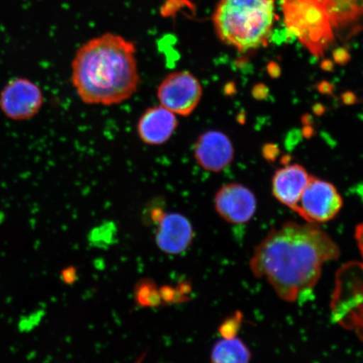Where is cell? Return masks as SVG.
Listing matches in <instances>:
<instances>
[{
    "label": "cell",
    "mask_w": 363,
    "mask_h": 363,
    "mask_svg": "<svg viewBox=\"0 0 363 363\" xmlns=\"http://www.w3.org/2000/svg\"><path fill=\"white\" fill-rule=\"evenodd\" d=\"M62 279L67 284H74L77 279H78V274H77L75 267H69L65 270H63L62 272Z\"/></svg>",
    "instance_id": "19"
},
{
    "label": "cell",
    "mask_w": 363,
    "mask_h": 363,
    "mask_svg": "<svg viewBox=\"0 0 363 363\" xmlns=\"http://www.w3.org/2000/svg\"><path fill=\"white\" fill-rule=\"evenodd\" d=\"M286 23L310 51L319 56L334 40L328 11L320 0H283Z\"/></svg>",
    "instance_id": "5"
},
{
    "label": "cell",
    "mask_w": 363,
    "mask_h": 363,
    "mask_svg": "<svg viewBox=\"0 0 363 363\" xmlns=\"http://www.w3.org/2000/svg\"><path fill=\"white\" fill-rule=\"evenodd\" d=\"M275 0H220L213 23L222 43L246 52L265 47L275 20Z\"/></svg>",
    "instance_id": "3"
},
{
    "label": "cell",
    "mask_w": 363,
    "mask_h": 363,
    "mask_svg": "<svg viewBox=\"0 0 363 363\" xmlns=\"http://www.w3.org/2000/svg\"><path fill=\"white\" fill-rule=\"evenodd\" d=\"M134 298L136 305L143 308H157L163 306L159 289L154 281L140 280L135 286Z\"/></svg>",
    "instance_id": "16"
},
{
    "label": "cell",
    "mask_w": 363,
    "mask_h": 363,
    "mask_svg": "<svg viewBox=\"0 0 363 363\" xmlns=\"http://www.w3.org/2000/svg\"><path fill=\"white\" fill-rule=\"evenodd\" d=\"M339 256L337 244L319 227L289 222L262 240L250 267L279 298L294 303L314 289L325 263Z\"/></svg>",
    "instance_id": "1"
},
{
    "label": "cell",
    "mask_w": 363,
    "mask_h": 363,
    "mask_svg": "<svg viewBox=\"0 0 363 363\" xmlns=\"http://www.w3.org/2000/svg\"><path fill=\"white\" fill-rule=\"evenodd\" d=\"M157 225L156 243L162 252L178 255L191 246L194 231L187 217L179 213H164Z\"/></svg>",
    "instance_id": "11"
},
{
    "label": "cell",
    "mask_w": 363,
    "mask_h": 363,
    "mask_svg": "<svg viewBox=\"0 0 363 363\" xmlns=\"http://www.w3.org/2000/svg\"><path fill=\"white\" fill-rule=\"evenodd\" d=\"M355 235L363 260V222L357 225ZM331 303L335 320L355 331L363 342V263L348 265L340 272Z\"/></svg>",
    "instance_id": "4"
},
{
    "label": "cell",
    "mask_w": 363,
    "mask_h": 363,
    "mask_svg": "<svg viewBox=\"0 0 363 363\" xmlns=\"http://www.w3.org/2000/svg\"><path fill=\"white\" fill-rule=\"evenodd\" d=\"M333 28L351 31L363 28V0H320Z\"/></svg>",
    "instance_id": "14"
},
{
    "label": "cell",
    "mask_w": 363,
    "mask_h": 363,
    "mask_svg": "<svg viewBox=\"0 0 363 363\" xmlns=\"http://www.w3.org/2000/svg\"><path fill=\"white\" fill-rule=\"evenodd\" d=\"M242 316L239 312L235 313L225 320L222 322L219 328V333L223 338H233L237 337L238 330L242 324Z\"/></svg>",
    "instance_id": "17"
},
{
    "label": "cell",
    "mask_w": 363,
    "mask_h": 363,
    "mask_svg": "<svg viewBox=\"0 0 363 363\" xmlns=\"http://www.w3.org/2000/svg\"><path fill=\"white\" fill-rule=\"evenodd\" d=\"M163 306L171 305L175 303L176 301V289L169 285L162 286L159 289Z\"/></svg>",
    "instance_id": "18"
},
{
    "label": "cell",
    "mask_w": 363,
    "mask_h": 363,
    "mask_svg": "<svg viewBox=\"0 0 363 363\" xmlns=\"http://www.w3.org/2000/svg\"><path fill=\"white\" fill-rule=\"evenodd\" d=\"M215 208L222 219L230 224L247 223L255 215V195L240 184H225L215 196Z\"/></svg>",
    "instance_id": "9"
},
{
    "label": "cell",
    "mask_w": 363,
    "mask_h": 363,
    "mask_svg": "<svg viewBox=\"0 0 363 363\" xmlns=\"http://www.w3.org/2000/svg\"><path fill=\"white\" fill-rule=\"evenodd\" d=\"M176 289L182 295L187 298H189L190 294L192 293L191 284L188 282V281H183V282L179 283L177 285Z\"/></svg>",
    "instance_id": "20"
},
{
    "label": "cell",
    "mask_w": 363,
    "mask_h": 363,
    "mask_svg": "<svg viewBox=\"0 0 363 363\" xmlns=\"http://www.w3.org/2000/svg\"><path fill=\"white\" fill-rule=\"evenodd\" d=\"M342 204L333 184L311 177L294 211L311 224L324 223L338 215Z\"/></svg>",
    "instance_id": "7"
},
{
    "label": "cell",
    "mask_w": 363,
    "mask_h": 363,
    "mask_svg": "<svg viewBox=\"0 0 363 363\" xmlns=\"http://www.w3.org/2000/svg\"><path fill=\"white\" fill-rule=\"evenodd\" d=\"M211 363H250L251 352L242 340L237 337L223 338L212 348Z\"/></svg>",
    "instance_id": "15"
},
{
    "label": "cell",
    "mask_w": 363,
    "mask_h": 363,
    "mask_svg": "<svg viewBox=\"0 0 363 363\" xmlns=\"http://www.w3.org/2000/svg\"><path fill=\"white\" fill-rule=\"evenodd\" d=\"M71 80L85 104L111 106L123 103L139 87L135 45L111 33L89 40L76 52Z\"/></svg>",
    "instance_id": "2"
},
{
    "label": "cell",
    "mask_w": 363,
    "mask_h": 363,
    "mask_svg": "<svg viewBox=\"0 0 363 363\" xmlns=\"http://www.w3.org/2000/svg\"><path fill=\"white\" fill-rule=\"evenodd\" d=\"M177 116L161 104L147 108L136 126L140 140L150 146H161L169 142L179 126Z\"/></svg>",
    "instance_id": "12"
},
{
    "label": "cell",
    "mask_w": 363,
    "mask_h": 363,
    "mask_svg": "<svg viewBox=\"0 0 363 363\" xmlns=\"http://www.w3.org/2000/svg\"><path fill=\"white\" fill-rule=\"evenodd\" d=\"M311 178L301 165L284 167L275 172L272 179V194L279 202L295 211Z\"/></svg>",
    "instance_id": "13"
},
{
    "label": "cell",
    "mask_w": 363,
    "mask_h": 363,
    "mask_svg": "<svg viewBox=\"0 0 363 363\" xmlns=\"http://www.w3.org/2000/svg\"><path fill=\"white\" fill-rule=\"evenodd\" d=\"M194 157L203 169L218 172L226 169L234 158V147L231 140L219 130H208L194 145Z\"/></svg>",
    "instance_id": "10"
},
{
    "label": "cell",
    "mask_w": 363,
    "mask_h": 363,
    "mask_svg": "<svg viewBox=\"0 0 363 363\" xmlns=\"http://www.w3.org/2000/svg\"><path fill=\"white\" fill-rule=\"evenodd\" d=\"M44 103L42 89L27 79H15L4 86L0 93V110L9 119L30 120L38 115Z\"/></svg>",
    "instance_id": "8"
},
{
    "label": "cell",
    "mask_w": 363,
    "mask_h": 363,
    "mask_svg": "<svg viewBox=\"0 0 363 363\" xmlns=\"http://www.w3.org/2000/svg\"><path fill=\"white\" fill-rule=\"evenodd\" d=\"M157 99L161 106L175 113L187 117L191 115L203 96L201 82L191 72H172L158 85Z\"/></svg>",
    "instance_id": "6"
},
{
    "label": "cell",
    "mask_w": 363,
    "mask_h": 363,
    "mask_svg": "<svg viewBox=\"0 0 363 363\" xmlns=\"http://www.w3.org/2000/svg\"><path fill=\"white\" fill-rule=\"evenodd\" d=\"M143 360V357L140 358V359L138 362H136V363H142Z\"/></svg>",
    "instance_id": "21"
}]
</instances>
